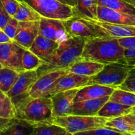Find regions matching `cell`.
Instances as JSON below:
<instances>
[{"label":"cell","mask_w":135,"mask_h":135,"mask_svg":"<svg viewBox=\"0 0 135 135\" xmlns=\"http://www.w3.org/2000/svg\"><path fill=\"white\" fill-rule=\"evenodd\" d=\"M85 42V38L71 36L59 44L54 54L36 70L38 77L50 72L69 69L79 60Z\"/></svg>","instance_id":"6da1fadb"},{"label":"cell","mask_w":135,"mask_h":135,"mask_svg":"<svg viewBox=\"0 0 135 135\" xmlns=\"http://www.w3.org/2000/svg\"><path fill=\"white\" fill-rule=\"evenodd\" d=\"M125 50L120 45L119 38L93 37L86 39L85 45L79 60L90 61L106 65L123 59Z\"/></svg>","instance_id":"7a4b0ae2"},{"label":"cell","mask_w":135,"mask_h":135,"mask_svg":"<svg viewBox=\"0 0 135 135\" xmlns=\"http://www.w3.org/2000/svg\"><path fill=\"white\" fill-rule=\"evenodd\" d=\"M17 118L25 120L34 126L53 123L54 117L51 97H30L17 109Z\"/></svg>","instance_id":"3957f363"},{"label":"cell","mask_w":135,"mask_h":135,"mask_svg":"<svg viewBox=\"0 0 135 135\" xmlns=\"http://www.w3.org/2000/svg\"><path fill=\"white\" fill-rule=\"evenodd\" d=\"M133 65H128L123 59L108 63L94 76H91L88 85L100 84L117 88L124 83Z\"/></svg>","instance_id":"277c9868"},{"label":"cell","mask_w":135,"mask_h":135,"mask_svg":"<svg viewBox=\"0 0 135 135\" xmlns=\"http://www.w3.org/2000/svg\"><path fill=\"white\" fill-rule=\"evenodd\" d=\"M109 118L101 116H84L70 115L54 117L53 123L64 128L69 134H77L81 132L90 131L105 126Z\"/></svg>","instance_id":"5b68a950"},{"label":"cell","mask_w":135,"mask_h":135,"mask_svg":"<svg viewBox=\"0 0 135 135\" xmlns=\"http://www.w3.org/2000/svg\"><path fill=\"white\" fill-rule=\"evenodd\" d=\"M24 2L42 17L66 20L74 17L72 7L63 4L57 0H17Z\"/></svg>","instance_id":"8992f818"},{"label":"cell","mask_w":135,"mask_h":135,"mask_svg":"<svg viewBox=\"0 0 135 135\" xmlns=\"http://www.w3.org/2000/svg\"><path fill=\"white\" fill-rule=\"evenodd\" d=\"M38 78L37 71H25L20 73L15 84L7 93L11 100L16 111L21 104L30 97L29 91Z\"/></svg>","instance_id":"52a82bcc"},{"label":"cell","mask_w":135,"mask_h":135,"mask_svg":"<svg viewBox=\"0 0 135 135\" xmlns=\"http://www.w3.org/2000/svg\"><path fill=\"white\" fill-rule=\"evenodd\" d=\"M83 18L92 25L97 36L116 38L135 36V25H117L92 18Z\"/></svg>","instance_id":"ba28073f"},{"label":"cell","mask_w":135,"mask_h":135,"mask_svg":"<svg viewBox=\"0 0 135 135\" xmlns=\"http://www.w3.org/2000/svg\"><path fill=\"white\" fill-rule=\"evenodd\" d=\"M25 50L14 41L0 43V63L3 67L19 73L25 71L22 67V57Z\"/></svg>","instance_id":"9c48e42d"},{"label":"cell","mask_w":135,"mask_h":135,"mask_svg":"<svg viewBox=\"0 0 135 135\" xmlns=\"http://www.w3.org/2000/svg\"><path fill=\"white\" fill-rule=\"evenodd\" d=\"M39 35L59 44L71 37L66 32L63 20L43 17L40 20Z\"/></svg>","instance_id":"30bf717a"},{"label":"cell","mask_w":135,"mask_h":135,"mask_svg":"<svg viewBox=\"0 0 135 135\" xmlns=\"http://www.w3.org/2000/svg\"><path fill=\"white\" fill-rule=\"evenodd\" d=\"M91 76L78 75L69 72L65 75L58 79L46 94V97H51L55 94L62 91L73 88H82L88 85Z\"/></svg>","instance_id":"8fae6325"},{"label":"cell","mask_w":135,"mask_h":135,"mask_svg":"<svg viewBox=\"0 0 135 135\" xmlns=\"http://www.w3.org/2000/svg\"><path fill=\"white\" fill-rule=\"evenodd\" d=\"M80 88L62 91L51 97L54 117L71 115L74 98Z\"/></svg>","instance_id":"7c38bea8"},{"label":"cell","mask_w":135,"mask_h":135,"mask_svg":"<svg viewBox=\"0 0 135 135\" xmlns=\"http://www.w3.org/2000/svg\"><path fill=\"white\" fill-rule=\"evenodd\" d=\"M39 27L40 21H19L18 29L13 41L24 48L28 50L39 35Z\"/></svg>","instance_id":"4fadbf2b"},{"label":"cell","mask_w":135,"mask_h":135,"mask_svg":"<svg viewBox=\"0 0 135 135\" xmlns=\"http://www.w3.org/2000/svg\"><path fill=\"white\" fill-rule=\"evenodd\" d=\"M69 72V69L50 72L41 76L30 88L29 91L30 96L32 98L46 96L47 91L51 88L54 83Z\"/></svg>","instance_id":"5bb4252c"},{"label":"cell","mask_w":135,"mask_h":135,"mask_svg":"<svg viewBox=\"0 0 135 135\" xmlns=\"http://www.w3.org/2000/svg\"><path fill=\"white\" fill-rule=\"evenodd\" d=\"M66 32L69 36L82 37L85 39L97 36L96 31L92 25L86 19L77 17H73L63 20Z\"/></svg>","instance_id":"9a60e30c"},{"label":"cell","mask_w":135,"mask_h":135,"mask_svg":"<svg viewBox=\"0 0 135 135\" xmlns=\"http://www.w3.org/2000/svg\"><path fill=\"white\" fill-rule=\"evenodd\" d=\"M97 20L117 25H135V15L117 11L100 5L98 6Z\"/></svg>","instance_id":"2e32d148"},{"label":"cell","mask_w":135,"mask_h":135,"mask_svg":"<svg viewBox=\"0 0 135 135\" xmlns=\"http://www.w3.org/2000/svg\"><path fill=\"white\" fill-rule=\"evenodd\" d=\"M109 100V96L98 99L84 100L75 102L73 105L71 115L84 116L98 115L103 105Z\"/></svg>","instance_id":"e0dca14e"},{"label":"cell","mask_w":135,"mask_h":135,"mask_svg":"<svg viewBox=\"0 0 135 135\" xmlns=\"http://www.w3.org/2000/svg\"><path fill=\"white\" fill-rule=\"evenodd\" d=\"M115 89V88L113 87L100 84H94L86 85L79 89L74 98V103L110 96Z\"/></svg>","instance_id":"ac0fdd59"},{"label":"cell","mask_w":135,"mask_h":135,"mask_svg":"<svg viewBox=\"0 0 135 135\" xmlns=\"http://www.w3.org/2000/svg\"><path fill=\"white\" fill-rule=\"evenodd\" d=\"M59 43L38 35L28 49L30 51L39 57L45 63L59 47Z\"/></svg>","instance_id":"d6986e66"},{"label":"cell","mask_w":135,"mask_h":135,"mask_svg":"<svg viewBox=\"0 0 135 135\" xmlns=\"http://www.w3.org/2000/svg\"><path fill=\"white\" fill-rule=\"evenodd\" d=\"M104 127L115 131L120 134L135 135V121L129 114L109 119Z\"/></svg>","instance_id":"ffe728a7"},{"label":"cell","mask_w":135,"mask_h":135,"mask_svg":"<svg viewBox=\"0 0 135 135\" xmlns=\"http://www.w3.org/2000/svg\"><path fill=\"white\" fill-rule=\"evenodd\" d=\"M99 0H78L73 7L74 17L97 20V9Z\"/></svg>","instance_id":"44dd1931"},{"label":"cell","mask_w":135,"mask_h":135,"mask_svg":"<svg viewBox=\"0 0 135 135\" xmlns=\"http://www.w3.org/2000/svg\"><path fill=\"white\" fill-rule=\"evenodd\" d=\"M132 107L108 100L99 111L98 115L109 119L125 115L133 112Z\"/></svg>","instance_id":"7402d4cb"},{"label":"cell","mask_w":135,"mask_h":135,"mask_svg":"<svg viewBox=\"0 0 135 135\" xmlns=\"http://www.w3.org/2000/svg\"><path fill=\"white\" fill-rule=\"evenodd\" d=\"M105 65L98 62L79 60L69 68V72L80 75L93 76L104 68Z\"/></svg>","instance_id":"603a6c76"},{"label":"cell","mask_w":135,"mask_h":135,"mask_svg":"<svg viewBox=\"0 0 135 135\" xmlns=\"http://www.w3.org/2000/svg\"><path fill=\"white\" fill-rule=\"evenodd\" d=\"M35 126L19 118H13L9 127L2 133L4 135H33ZM1 134V135H2Z\"/></svg>","instance_id":"cb8c5ba5"},{"label":"cell","mask_w":135,"mask_h":135,"mask_svg":"<svg viewBox=\"0 0 135 135\" xmlns=\"http://www.w3.org/2000/svg\"><path fill=\"white\" fill-rule=\"evenodd\" d=\"M19 74L16 70L3 67L0 69V90L7 93L17 82Z\"/></svg>","instance_id":"d4e9b609"},{"label":"cell","mask_w":135,"mask_h":135,"mask_svg":"<svg viewBox=\"0 0 135 135\" xmlns=\"http://www.w3.org/2000/svg\"><path fill=\"white\" fill-rule=\"evenodd\" d=\"M13 17L20 22H26L40 21L42 16L27 4L19 1L18 9Z\"/></svg>","instance_id":"484cf974"},{"label":"cell","mask_w":135,"mask_h":135,"mask_svg":"<svg viewBox=\"0 0 135 135\" xmlns=\"http://www.w3.org/2000/svg\"><path fill=\"white\" fill-rule=\"evenodd\" d=\"M0 117L13 119L17 117V111L7 94L0 90Z\"/></svg>","instance_id":"4316f807"},{"label":"cell","mask_w":135,"mask_h":135,"mask_svg":"<svg viewBox=\"0 0 135 135\" xmlns=\"http://www.w3.org/2000/svg\"><path fill=\"white\" fill-rule=\"evenodd\" d=\"M109 100L133 108L135 106V94L117 88L109 96Z\"/></svg>","instance_id":"83f0119b"},{"label":"cell","mask_w":135,"mask_h":135,"mask_svg":"<svg viewBox=\"0 0 135 135\" xmlns=\"http://www.w3.org/2000/svg\"><path fill=\"white\" fill-rule=\"evenodd\" d=\"M98 5L105 7L117 11L135 15V7L124 0H99Z\"/></svg>","instance_id":"f1b7e54d"},{"label":"cell","mask_w":135,"mask_h":135,"mask_svg":"<svg viewBox=\"0 0 135 135\" xmlns=\"http://www.w3.org/2000/svg\"><path fill=\"white\" fill-rule=\"evenodd\" d=\"M44 63L36 54L28 49H26L22 57V67L24 71H36Z\"/></svg>","instance_id":"f546056e"},{"label":"cell","mask_w":135,"mask_h":135,"mask_svg":"<svg viewBox=\"0 0 135 135\" xmlns=\"http://www.w3.org/2000/svg\"><path fill=\"white\" fill-rule=\"evenodd\" d=\"M67 131L54 123L41 124L35 126L33 135H67Z\"/></svg>","instance_id":"4dcf8cb0"},{"label":"cell","mask_w":135,"mask_h":135,"mask_svg":"<svg viewBox=\"0 0 135 135\" xmlns=\"http://www.w3.org/2000/svg\"><path fill=\"white\" fill-rule=\"evenodd\" d=\"M119 88L135 94V65L132 67L127 77Z\"/></svg>","instance_id":"1f68e13d"},{"label":"cell","mask_w":135,"mask_h":135,"mask_svg":"<svg viewBox=\"0 0 135 135\" xmlns=\"http://www.w3.org/2000/svg\"><path fill=\"white\" fill-rule=\"evenodd\" d=\"M18 22H19V21L18 20L16 19L13 17H11V18H9V21L6 24L5 27L2 29L5 32V34L12 40H13V39H14L15 36L16 35V33H17L18 26Z\"/></svg>","instance_id":"d6a6232c"},{"label":"cell","mask_w":135,"mask_h":135,"mask_svg":"<svg viewBox=\"0 0 135 135\" xmlns=\"http://www.w3.org/2000/svg\"><path fill=\"white\" fill-rule=\"evenodd\" d=\"M120 134L118 132L113 131L109 128L105 127L96 128L90 131H86L84 132L78 133L77 134H88V135H106V134Z\"/></svg>","instance_id":"836d02e7"},{"label":"cell","mask_w":135,"mask_h":135,"mask_svg":"<svg viewBox=\"0 0 135 135\" xmlns=\"http://www.w3.org/2000/svg\"><path fill=\"white\" fill-rule=\"evenodd\" d=\"M3 5L11 17H14L19 6V1L17 0H1Z\"/></svg>","instance_id":"e575fe53"},{"label":"cell","mask_w":135,"mask_h":135,"mask_svg":"<svg viewBox=\"0 0 135 135\" xmlns=\"http://www.w3.org/2000/svg\"><path fill=\"white\" fill-rule=\"evenodd\" d=\"M123 59L128 65H135V47L125 49V57Z\"/></svg>","instance_id":"d590c367"},{"label":"cell","mask_w":135,"mask_h":135,"mask_svg":"<svg viewBox=\"0 0 135 135\" xmlns=\"http://www.w3.org/2000/svg\"><path fill=\"white\" fill-rule=\"evenodd\" d=\"M10 18L11 16L7 12L6 9H5L0 0V27L1 28V29L5 27Z\"/></svg>","instance_id":"8d00e7d4"},{"label":"cell","mask_w":135,"mask_h":135,"mask_svg":"<svg viewBox=\"0 0 135 135\" xmlns=\"http://www.w3.org/2000/svg\"><path fill=\"white\" fill-rule=\"evenodd\" d=\"M119 42L125 49L135 47V36L119 38Z\"/></svg>","instance_id":"74e56055"},{"label":"cell","mask_w":135,"mask_h":135,"mask_svg":"<svg viewBox=\"0 0 135 135\" xmlns=\"http://www.w3.org/2000/svg\"><path fill=\"white\" fill-rule=\"evenodd\" d=\"M13 119H6L0 117V134H2V133L7 129L9 125L11 123V121Z\"/></svg>","instance_id":"f35d334b"},{"label":"cell","mask_w":135,"mask_h":135,"mask_svg":"<svg viewBox=\"0 0 135 135\" xmlns=\"http://www.w3.org/2000/svg\"><path fill=\"white\" fill-rule=\"evenodd\" d=\"M12 40L7 35L3 30H0V43L12 42Z\"/></svg>","instance_id":"ab89813d"},{"label":"cell","mask_w":135,"mask_h":135,"mask_svg":"<svg viewBox=\"0 0 135 135\" xmlns=\"http://www.w3.org/2000/svg\"><path fill=\"white\" fill-rule=\"evenodd\" d=\"M57 1L62 3L65 4V5H69V6L74 7L77 4L78 0H57Z\"/></svg>","instance_id":"60d3db41"},{"label":"cell","mask_w":135,"mask_h":135,"mask_svg":"<svg viewBox=\"0 0 135 135\" xmlns=\"http://www.w3.org/2000/svg\"><path fill=\"white\" fill-rule=\"evenodd\" d=\"M124 1H126L128 3L131 4V5H133V6L135 7V0H124Z\"/></svg>","instance_id":"b9f144b4"},{"label":"cell","mask_w":135,"mask_h":135,"mask_svg":"<svg viewBox=\"0 0 135 135\" xmlns=\"http://www.w3.org/2000/svg\"><path fill=\"white\" fill-rule=\"evenodd\" d=\"M129 116L135 121V112H132L131 113H129Z\"/></svg>","instance_id":"7bdbcfd3"},{"label":"cell","mask_w":135,"mask_h":135,"mask_svg":"<svg viewBox=\"0 0 135 135\" xmlns=\"http://www.w3.org/2000/svg\"><path fill=\"white\" fill-rule=\"evenodd\" d=\"M3 67V65L2 64H1V63H0V69H1V68H2V67Z\"/></svg>","instance_id":"ee69618b"},{"label":"cell","mask_w":135,"mask_h":135,"mask_svg":"<svg viewBox=\"0 0 135 135\" xmlns=\"http://www.w3.org/2000/svg\"><path fill=\"white\" fill-rule=\"evenodd\" d=\"M133 112H135V106L133 107Z\"/></svg>","instance_id":"f6af8a7d"},{"label":"cell","mask_w":135,"mask_h":135,"mask_svg":"<svg viewBox=\"0 0 135 135\" xmlns=\"http://www.w3.org/2000/svg\"><path fill=\"white\" fill-rule=\"evenodd\" d=\"M0 30H2V29H1V27H0Z\"/></svg>","instance_id":"bcb514c9"}]
</instances>
